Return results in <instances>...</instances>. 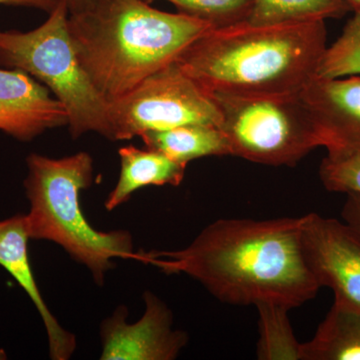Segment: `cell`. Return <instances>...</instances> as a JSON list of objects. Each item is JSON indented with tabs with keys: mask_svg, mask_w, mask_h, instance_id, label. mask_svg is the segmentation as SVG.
Listing matches in <instances>:
<instances>
[{
	"mask_svg": "<svg viewBox=\"0 0 360 360\" xmlns=\"http://www.w3.org/2000/svg\"><path fill=\"white\" fill-rule=\"evenodd\" d=\"M68 125L63 104L20 68L0 70V131L30 141L45 130Z\"/></svg>",
	"mask_w": 360,
	"mask_h": 360,
	"instance_id": "11",
	"label": "cell"
},
{
	"mask_svg": "<svg viewBox=\"0 0 360 360\" xmlns=\"http://www.w3.org/2000/svg\"><path fill=\"white\" fill-rule=\"evenodd\" d=\"M347 4L352 7V11H359L360 0H347Z\"/></svg>",
	"mask_w": 360,
	"mask_h": 360,
	"instance_id": "24",
	"label": "cell"
},
{
	"mask_svg": "<svg viewBox=\"0 0 360 360\" xmlns=\"http://www.w3.org/2000/svg\"><path fill=\"white\" fill-rule=\"evenodd\" d=\"M305 260L321 288L360 309V238L345 222L311 212L302 217Z\"/></svg>",
	"mask_w": 360,
	"mask_h": 360,
	"instance_id": "8",
	"label": "cell"
},
{
	"mask_svg": "<svg viewBox=\"0 0 360 360\" xmlns=\"http://www.w3.org/2000/svg\"><path fill=\"white\" fill-rule=\"evenodd\" d=\"M146 311L139 321H127L120 307L101 328V360H172L188 342L184 331L172 328V310L150 291L143 295Z\"/></svg>",
	"mask_w": 360,
	"mask_h": 360,
	"instance_id": "9",
	"label": "cell"
},
{
	"mask_svg": "<svg viewBox=\"0 0 360 360\" xmlns=\"http://www.w3.org/2000/svg\"><path fill=\"white\" fill-rule=\"evenodd\" d=\"M217 99L175 61L110 103L108 139L129 141L150 130L221 125Z\"/></svg>",
	"mask_w": 360,
	"mask_h": 360,
	"instance_id": "7",
	"label": "cell"
},
{
	"mask_svg": "<svg viewBox=\"0 0 360 360\" xmlns=\"http://www.w3.org/2000/svg\"><path fill=\"white\" fill-rule=\"evenodd\" d=\"M68 7V13L75 14L82 13L91 4L92 0H65Z\"/></svg>",
	"mask_w": 360,
	"mask_h": 360,
	"instance_id": "23",
	"label": "cell"
},
{
	"mask_svg": "<svg viewBox=\"0 0 360 360\" xmlns=\"http://www.w3.org/2000/svg\"><path fill=\"white\" fill-rule=\"evenodd\" d=\"M120 174L113 191L104 202L108 212L122 205L132 193L149 186H179L186 175V165L151 149H139L134 146L118 150Z\"/></svg>",
	"mask_w": 360,
	"mask_h": 360,
	"instance_id": "13",
	"label": "cell"
},
{
	"mask_svg": "<svg viewBox=\"0 0 360 360\" xmlns=\"http://www.w3.org/2000/svg\"><path fill=\"white\" fill-rule=\"evenodd\" d=\"M360 77V9L347 21L340 37L322 54L314 77Z\"/></svg>",
	"mask_w": 360,
	"mask_h": 360,
	"instance_id": "18",
	"label": "cell"
},
{
	"mask_svg": "<svg viewBox=\"0 0 360 360\" xmlns=\"http://www.w3.org/2000/svg\"><path fill=\"white\" fill-rule=\"evenodd\" d=\"M30 240L25 214L0 221V266L15 279L37 307L49 338V355L53 360H68L77 349V340L51 314L33 276L28 257Z\"/></svg>",
	"mask_w": 360,
	"mask_h": 360,
	"instance_id": "12",
	"label": "cell"
},
{
	"mask_svg": "<svg viewBox=\"0 0 360 360\" xmlns=\"http://www.w3.org/2000/svg\"><path fill=\"white\" fill-rule=\"evenodd\" d=\"M260 338L257 355L262 360H302V345L290 326V309L278 304L257 305Z\"/></svg>",
	"mask_w": 360,
	"mask_h": 360,
	"instance_id": "17",
	"label": "cell"
},
{
	"mask_svg": "<svg viewBox=\"0 0 360 360\" xmlns=\"http://www.w3.org/2000/svg\"><path fill=\"white\" fill-rule=\"evenodd\" d=\"M302 360H360V309L335 298L314 338L302 345Z\"/></svg>",
	"mask_w": 360,
	"mask_h": 360,
	"instance_id": "14",
	"label": "cell"
},
{
	"mask_svg": "<svg viewBox=\"0 0 360 360\" xmlns=\"http://www.w3.org/2000/svg\"><path fill=\"white\" fill-rule=\"evenodd\" d=\"M7 359V354L6 350L0 348V360H4Z\"/></svg>",
	"mask_w": 360,
	"mask_h": 360,
	"instance_id": "25",
	"label": "cell"
},
{
	"mask_svg": "<svg viewBox=\"0 0 360 360\" xmlns=\"http://www.w3.org/2000/svg\"><path fill=\"white\" fill-rule=\"evenodd\" d=\"M65 0L32 32H0V65L20 68L44 82L65 106L73 139L96 132L108 139L110 103L90 82L71 42Z\"/></svg>",
	"mask_w": 360,
	"mask_h": 360,
	"instance_id": "5",
	"label": "cell"
},
{
	"mask_svg": "<svg viewBox=\"0 0 360 360\" xmlns=\"http://www.w3.org/2000/svg\"><path fill=\"white\" fill-rule=\"evenodd\" d=\"M25 180L30 212L25 214L30 239L60 245L85 265L94 281L103 285L113 259H135L134 241L127 231H98L85 219L80 193L94 181V160L87 153L63 158L32 153Z\"/></svg>",
	"mask_w": 360,
	"mask_h": 360,
	"instance_id": "4",
	"label": "cell"
},
{
	"mask_svg": "<svg viewBox=\"0 0 360 360\" xmlns=\"http://www.w3.org/2000/svg\"><path fill=\"white\" fill-rule=\"evenodd\" d=\"M319 177L331 193L360 194V148L328 150L319 167Z\"/></svg>",
	"mask_w": 360,
	"mask_h": 360,
	"instance_id": "20",
	"label": "cell"
},
{
	"mask_svg": "<svg viewBox=\"0 0 360 360\" xmlns=\"http://www.w3.org/2000/svg\"><path fill=\"white\" fill-rule=\"evenodd\" d=\"M59 0H0V4L4 6L32 7L51 13Z\"/></svg>",
	"mask_w": 360,
	"mask_h": 360,
	"instance_id": "22",
	"label": "cell"
},
{
	"mask_svg": "<svg viewBox=\"0 0 360 360\" xmlns=\"http://www.w3.org/2000/svg\"><path fill=\"white\" fill-rule=\"evenodd\" d=\"M352 11L347 0H253L248 21L253 25H281L340 20Z\"/></svg>",
	"mask_w": 360,
	"mask_h": 360,
	"instance_id": "16",
	"label": "cell"
},
{
	"mask_svg": "<svg viewBox=\"0 0 360 360\" xmlns=\"http://www.w3.org/2000/svg\"><path fill=\"white\" fill-rule=\"evenodd\" d=\"M150 2L155 0H143ZM179 13L203 21L212 28L226 27L250 18L253 0H167Z\"/></svg>",
	"mask_w": 360,
	"mask_h": 360,
	"instance_id": "19",
	"label": "cell"
},
{
	"mask_svg": "<svg viewBox=\"0 0 360 360\" xmlns=\"http://www.w3.org/2000/svg\"><path fill=\"white\" fill-rule=\"evenodd\" d=\"M326 47L323 20L281 25L246 20L208 30L176 63L212 94L296 96L314 77Z\"/></svg>",
	"mask_w": 360,
	"mask_h": 360,
	"instance_id": "2",
	"label": "cell"
},
{
	"mask_svg": "<svg viewBox=\"0 0 360 360\" xmlns=\"http://www.w3.org/2000/svg\"><path fill=\"white\" fill-rule=\"evenodd\" d=\"M146 148L186 165L207 156L231 155L229 141L219 127L186 124L141 134Z\"/></svg>",
	"mask_w": 360,
	"mask_h": 360,
	"instance_id": "15",
	"label": "cell"
},
{
	"mask_svg": "<svg viewBox=\"0 0 360 360\" xmlns=\"http://www.w3.org/2000/svg\"><path fill=\"white\" fill-rule=\"evenodd\" d=\"M321 148H360V77H314L300 92Z\"/></svg>",
	"mask_w": 360,
	"mask_h": 360,
	"instance_id": "10",
	"label": "cell"
},
{
	"mask_svg": "<svg viewBox=\"0 0 360 360\" xmlns=\"http://www.w3.org/2000/svg\"><path fill=\"white\" fill-rule=\"evenodd\" d=\"M347 200L341 210V217L360 238V194L347 193Z\"/></svg>",
	"mask_w": 360,
	"mask_h": 360,
	"instance_id": "21",
	"label": "cell"
},
{
	"mask_svg": "<svg viewBox=\"0 0 360 360\" xmlns=\"http://www.w3.org/2000/svg\"><path fill=\"white\" fill-rule=\"evenodd\" d=\"M232 156L271 167H293L321 148L300 94L288 96L212 94Z\"/></svg>",
	"mask_w": 360,
	"mask_h": 360,
	"instance_id": "6",
	"label": "cell"
},
{
	"mask_svg": "<svg viewBox=\"0 0 360 360\" xmlns=\"http://www.w3.org/2000/svg\"><path fill=\"white\" fill-rule=\"evenodd\" d=\"M302 233V217L219 219L184 250L136 252L135 260L191 276L222 302L293 309L321 288L305 260Z\"/></svg>",
	"mask_w": 360,
	"mask_h": 360,
	"instance_id": "1",
	"label": "cell"
},
{
	"mask_svg": "<svg viewBox=\"0 0 360 360\" xmlns=\"http://www.w3.org/2000/svg\"><path fill=\"white\" fill-rule=\"evenodd\" d=\"M68 26L80 65L108 103L177 61L212 28L143 0H92L85 11L68 15Z\"/></svg>",
	"mask_w": 360,
	"mask_h": 360,
	"instance_id": "3",
	"label": "cell"
}]
</instances>
